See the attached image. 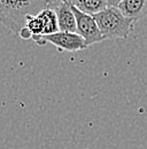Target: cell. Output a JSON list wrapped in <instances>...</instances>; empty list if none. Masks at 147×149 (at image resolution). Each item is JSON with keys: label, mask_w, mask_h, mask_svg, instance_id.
Wrapping results in <instances>:
<instances>
[{"label": "cell", "mask_w": 147, "mask_h": 149, "mask_svg": "<svg viewBox=\"0 0 147 149\" xmlns=\"http://www.w3.org/2000/svg\"><path fill=\"white\" fill-rule=\"evenodd\" d=\"M53 0H0V24L14 35L25 28V19L50 7Z\"/></svg>", "instance_id": "6da1fadb"}, {"label": "cell", "mask_w": 147, "mask_h": 149, "mask_svg": "<svg viewBox=\"0 0 147 149\" xmlns=\"http://www.w3.org/2000/svg\"><path fill=\"white\" fill-rule=\"evenodd\" d=\"M93 17L105 40L127 39L133 31L134 21L127 17L117 7L108 6Z\"/></svg>", "instance_id": "7a4b0ae2"}, {"label": "cell", "mask_w": 147, "mask_h": 149, "mask_svg": "<svg viewBox=\"0 0 147 149\" xmlns=\"http://www.w3.org/2000/svg\"><path fill=\"white\" fill-rule=\"evenodd\" d=\"M37 45L44 46L46 44H52L59 51L77 52L88 48L84 39L76 32H63L59 31L50 36H36L31 38Z\"/></svg>", "instance_id": "3957f363"}, {"label": "cell", "mask_w": 147, "mask_h": 149, "mask_svg": "<svg viewBox=\"0 0 147 149\" xmlns=\"http://www.w3.org/2000/svg\"><path fill=\"white\" fill-rule=\"evenodd\" d=\"M74 16L76 19V33H78L84 39L86 46L101 42L105 39L101 36V32L97 25V22L92 15L80 12L76 6L70 5Z\"/></svg>", "instance_id": "277c9868"}, {"label": "cell", "mask_w": 147, "mask_h": 149, "mask_svg": "<svg viewBox=\"0 0 147 149\" xmlns=\"http://www.w3.org/2000/svg\"><path fill=\"white\" fill-rule=\"evenodd\" d=\"M48 8L54 10L57 19L59 31L76 32V19L70 3L67 0H53Z\"/></svg>", "instance_id": "5b68a950"}, {"label": "cell", "mask_w": 147, "mask_h": 149, "mask_svg": "<svg viewBox=\"0 0 147 149\" xmlns=\"http://www.w3.org/2000/svg\"><path fill=\"white\" fill-rule=\"evenodd\" d=\"M117 8L127 17L137 22L147 15V0H122Z\"/></svg>", "instance_id": "8992f818"}, {"label": "cell", "mask_w": 147, "mask_h": 149, "mask_svg": "<svg viewBox=\"0 0 147 149\" xmlns=\"http://www.w3.org/2000/svg\"><path fill=\"white\" fill-rule=\"evenodd\" d=\"M37 16L40 19L43 23V35L41 36H50L59 32V25H57V19L55 15L54 10L51 8H46L41 10Z\"/></svg>", "instance_id": "52a82bcc"}, {"label": "cell", "mask_w": 147, "mask_h": 149, "mask_svg": "<svg viewBox=\"0 0 147 149\" xmlns=\"http://www.w3.org/2000/svg\"><path fill=\"white\" fill-rule=\"evenodd\" d=\"M76 7L80 12L94 16L108 7V0H82Z\"/></svg>", "instance_id": "ba28073f"}, {"label": "cell", "mask_w": 147, "mask_h": 149, "mask_svg": "<svg viewBox=\"0 0 147 149\" xmlns=\"http://www.w3.org/2000/svg\"><path fill=\"white\" fill-rule=\"evenodd\" d=\"M25 28L31 32L32 37L43 35V23L38 16H29L25 19Z\"/></svg>", "instance_id": "9c48e42d"}, {"label": "cell", "mask_w": 147, "mask_h": 149, "mask_svg": "<svg viewBox=\"0 0 147 149\" xmlns=\"http://www.w3.org/2000/svg\"><path fill=\"white\" fill-rule=\"evenodd\" d=\"M18 36L22 38V39H30V38H32V35H31V32H30V31H29L27 28H23V29L20 31Z\"/></svg>", "instance_id": "30bf717a"}, {"label": "cell", "mask_w": 147, "mask_h": 149, "mask_svg": "<svg viewBox=\"0 0 147 149\" xmlns=\"http://www.w3.org/2000/svg\"><path fill=\"white\" fill-rule=\"evenodd\" d=\"M121 1L122 0H108V6H110V7H117Z\"/></svg>", "instance_id": "8fae6325"}, {"label": "cell", "mask_w": 147, "mask_h": 149, "mask_svg": "<svg viewBox=\"0 0 147 149\" xmlns=\"http://www.w3.org/2000/svg\"><path fill=\"white\" fill-rule=\"evenodd\" d=\"M67 1H68L70 5H73V6H77L82 0H67Z\"/></svg>", "instance_id": "7c38bea8"}]
</instances>
